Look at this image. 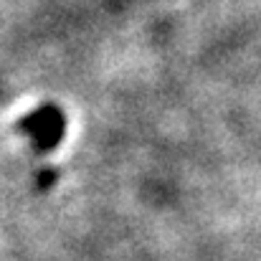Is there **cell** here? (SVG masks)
Returning <instances> with one entry per match:
<instances>
[{
  "mask_svg": "<svg viewBox=\"0 0 261 261\" xmlns=\"http://www.w3.org/2000/svg\"><path fill=\"white\" fill-rule=\"evenodd\" d=\"M56 180H59V173H56L54 168H43L41 173L36 175V185H38V190H51V188L56 185Z\"/></svg>",
  "mask_w": 261,
  "mask_h": 261,
  "instance_id": "cell-2",
  "label": "cell"
},
{
  "mask_svg": "<svg viewBox=\"0 0 261 261\" xmlns=\"http://www.w3.org/2000/svg\"><path fill=\"white\" fill-rule=\"evenodd\" d=\"M18 129L31 140L38 152H51L61 145L66 135V114L56 104H41L18 122Z\"/></svg>",
  "mask_w": 261,
  "mask_h": 261,
  "instance_id": "cell-1",
  "label": "cell"
}]
</instances>
